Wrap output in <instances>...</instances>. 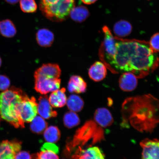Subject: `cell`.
<instances>
[{"instance_id": "cell-16", "label": "cell", "mask_w": 159, "mask_h": 159, "mask_svg": "<svg viewBox=\"0 0 159 159\" xmlns=\"http://www.w3.org/2000/svg\"><path fill=\"white\" fill-rule=\"evenodd\" d=\"M107 73V67L104 63L97 61L91 66L89 70V75L95 82H99L106 77Z\"/></svg>"}, {"instance_id": "cell-29", "label": "cell", "mask_w": 159, "mask_h": 159, "mask_svg": "<svg viewBox=\"0 0 159 159\" xmlns=\"http://www.w3.org/2000/svg\"><path fill=\"white\" fill-rule=\"evenodd\" d=\"M159 33H155L152 36L148 44L149 47L154 53H158L159 51Z\"/></svg>"}, {"instance_id": "cell-28", "label": "cell", "mask_w": 159, "mask_h": 159, "mask_svg": "<svg viewBox=\"0 0 159 159\" xmlns=\"http://www.w3.org/2000/svg\"><path fill=\"white\" fill-rule=\"evenodd\" d=\"M36 155L37 159H59L57 154L52 151L41 150Z\"/></svg>"}, {"instance_id": "cell-8", "label": "cell", "mask_w": 159, "mask_h": 159, "mask_svg": "<svg viewBox=\"0 0 159 159\" xmlns=\"http://www.w3.org/2000/svg\"><path fill=\"white\" fill-rule=\"evenodd\" d=\"M102 31L104 34L103 47L105 52L106 58L109 62L110 63L114 59L116 53V49L115 46L116 39L107 26H104L103 27Z\"/></svg>"}, {"instance_id": "cell-5", "label": "cell", "mask_w": 159, "mask_h": 159, "mask_svg": "<svg viewBox=\"0 0 159 159\" xmlns=\"http://www.w3.org/2000/svg\"><path fill=\"white\" fill-rule=\"evenodd\" d=\"M75 6V0H59L52 5L39 7L48 19L60 22L67 18Z\"/></svg>"}, {"instance_id": "cell-25", "label": "cell", "mask_w": 159, "mask_h": 159, "mask_svg": "<svg viewBox=\"0 0 159 159\" xmlns=\"http://www.w3.org/2000/svg\"><path fill=\"white\" fill-rule=\"evenodd\" d=\"M60 137V132L57 126H49L44 131V138L47 142L51 143L57 142Z\"/></svg>"}, {"instance_id": "cell-35", "label": "cell", "mask_w": 159, "mask_h": 159, "mask_svg": "<svg viewBox=\"0 0 159 159\" xmlns=\"http://www.w3.org/2000/svg\"><path fill=\"white\" fill-rule=\"evenodd\" d=\"M20 0H5L7 3L12 5L17 3Z\"/></svg>"}, {"instance_id": "cell-4", "label": "cell", "mask_w": 159, "mask_h": 159, "mask_svg": "<svg viewBox=\"0 0 159 159\" xmlns=\"http://www.w3.org/2000/svg\"><path fill=\"white\" fill-rule=\"evenodd\" d=\"M104 139L103 129L98 126L94 121L91 120L87 121L77 130L73 138L67 142L65 153L68 156L75 149L82 148L91 140L94 144L100 142Z\"/></svg>"}, {"instance_id": "cell-22", "label": "cell", "mask_w": 159, "mask_h": 159, "mask_svg": "<svg viewBox=\"0 0 159 159\" xmlns=\"http://www.w3.org/2000/svg\"><path fill=\"white\" fill-rule=\"evenodd\" d=\"M16 29L11 20L6 19L0 21V33L3 36L11 38L16 34Z\"/></svg>"}, {"instance_id": "cell-26", "label": "cell", "mask_w": 159, "mask_h": 159, "mask_svg": "<svg viewBox=\"0 0 159 159\" xmlns=\"http://www.w3.org/2000/svg\"><path fill=\"white\" fill-rule=\"evenodd\" d=\"M63 122L66 127L70 129L78 126L80 123V119L76 113L70 111L65 114Z\"/></svg>"}, {"instance_id": "cell-38", "label": "cell", "mask_w": 159, "mask_h": 159, "mask_svg": "<svg viewBox=\"0 0 159 159\" xmlns=\"http://www.w3.org/2000/svg\"><path fill=\"white\" fill-rule=\"evenodd\" d=\"M2 59L1 58V57H0V67H1V66L2 65Z\"/></svg>"}, {"instance_id": "cell-3", "label": "cell", "mask_w": 159, "mask_h": 159, "mask_svg": "<svg viewBox=\"0 0 159 159\" xmlns=\"http://www.w3.org/2000/svg\"><path fill=\"white\" fill-rule=\"evenodd\" d=\"M27 95L19 88L11 87L0 94V116L16 128H24L25 123L21 118L20 108Z\"/></svg>"}, {"instance_id": "cell-18", "label": "cell", "mask_w": 159, "mask_h": 159, "mask_svg": "<svg viewBox=\"0 0 159 159\" xmlns=\"http://www.w3.org/2000/svg\"><path fill=\"white\" fill-rule=\"evenodd\" d=\"M65 92L66 89L63 88L51 93L48 99L52 106L54 108H61L65 106L67 102Z\"/></svg>"}, {"instance_id": "cell-9", "label": "cell", "mask_w": 159, "mask_h": 159, "mask_svg": "<svg viewBox=\"0 0 159 159\" xmlns=\"http://www.w3.org/2000/svg\"><path fill=\"white\" fill-rule=\"evenodd\" d=\"M143 148L142 159H159V141L158 139H146L140 143Z\"/></svg>"}, {"instance_id": "cell-7", "label": "cell", "mask_w": 159, "mask_h": 159, "mask_svg": "<svg viewBox=\"0 0 159 159\" xmlns=\"http://www.w3.org/2000/svg\"><path fill=\"white\" fill-rule=\"evenodd\" d=\"M34 78L35 90L42 94H46L58 90L60 87L61 80L60 79L42 77Z\"/></svg>"}, {"instance_id": "cell-6", "label": "cell", "mask_w": 159, "mask_h": 159, "mask_svg": "<svg viewBox=\"0 0 159 159\" xmlns=\"http://www.w3.org/2000/svg\"><path fill=\"white\" fill-rule=\"evenodd\" d=\"M38 113V104L34 97L27 96L22 102L20 108V114L24 123L31 122Z\"/></svg>"}, {"instance_id": "cell-21", "label": "cell", "mask_w": 159, "mask_h": 159, "mask_svg": "<svg viewBox=\"0 0 159 159\" xmlns=\"http://www.w3.org/2000/svg\"><path fill=\"white\" fill-rule=\"evenodd\" d=\"M69 15L73 20L77 23H82L88 18L89 12L86 7L80 6L73 7Z\"/></svg>"}, {"instance_id": "cell-15", "label": "cell", "mask_w": 159, "mask_h": 159, "mask_svg": "<svg viewBox=\"0 0 159 159\" xmlns=\"http://www.w3.org/2000/svg\"><path fill=\"white\" fill-rule=\"evenodd\" d=\"M94 119L95 122L102 128L110 126L114 122V119L110 111L104 108L96 109L94 113Z\"/></svg>"}, {"instance_id": "cell-20", "label": "cell", "mask_w": 159, "mask_h": 159, "mask_svg": "<svg viewBox=\"0 0 159 159\" xmlns=\"http://www.w3.org/2000/svg\"><path fill=\"white\" fill-rule=\"evenodd\" d=\"M132 31V26L129 21L121 20L115 24L113 31L119 37H125L130 35Z\"/></svg>"}, {"instance_id": "cell-12", "label": "cell", "mask_w": 159, "mask_h": 159, "mask_svg": "<svg viewBox=\"0 0 159 159\" xmlns=\"http://www.w3.org/2000/svg\"><path fill=\"white\" fill-rule=\"evenodd\" d=\"M61 70L57 64L48 63L42 66L35 71L34 77H46L52 79H59Z\"/></svg>"}, {"instance_id": "cell-23", "label": "cell", "mask_w": 159, "mask_h": 159, "mask_svg": "<svg viewBox=\"0 0 159 159\" xmlns=\"http://www.w3.org/2000/svg\"><path fill=\"white\" fill-rule=\"evenodd\" d=\"M66 104L69 109L73 112H80L84 106L83 99L78 95L75 94L71 95L69 97Z\"/></svg>"}, {"instance_id": "cell-36", "label": "cell", "mask_w": 159, "mask_h": 159, "mask_svg": "<svg viewBox=\"0 0 159 159\" xmlns=\"http://www.w3.org/2000/svg\"><path fill=\"white\" fill-rule=\"evenodd\" d=\"M32 157V159H37L36 154L33 155Z\"/></svg>"}, {"instance_id": "cell-31", "label": "cell", "mask_w": 159, "mask_h": 159, "mask_svg": "<svg viewBox=\"0 0 159 159\" xmlns=\"http://www.w3.org/2000/svg\"><path fill=\"white\" fill-rule=\"evenodd\" d=\"M47 150L53 151L55 153L58 154L59 152V148L56 145L53 143H46L43 145L41 148V150Z\"/></svg>"}, {"instance_id": "cell-17", "label": "cell", "mask_w": 159, "mask_h": 159, "mask_svg": "<svg viewBox=\"0 0 159 159\" xmlns=\"http://www.w3.org/2000/svg\"><path fill=\"white\" fill-rule=\"evenodd\" d=\"M67 88L70 93L80 94L86 91L87 84L82 77L73 75L70 79Z\"/></svg>"}, {"instance_id": "cell-2", "label": "cell", "mask_w": 159, "mask_h": 159, "mask_svg": "<svg viewBox=\"0 0 159 159\" xmlns=\"http://www.w3.org/2000/svg\"><path fill=\"white\" fill-rule=\"evenodd\" d=\"M143 43H148L136 41L116 43V54L109 63L119 70L147 75L154 65V53Z\"/></svg>"}, {"instance_id": "cell-14", "label": "cell", "mask_w": 159, "mask_h": 159, "mask_svg": "<svg viewBox=\"0 0 159 159\" xmlns=\"http://www.w3.org/2000/svg\"><path fill=\"white\" fill-rule=\"evenodd\" d=\"M39 101L38 112L40 116L45 119L54 118L57 116V112L53 110L47 95L40 97Z\"/></svg>"}, {"instance_id": "cell-13", "label": "cell", "mask_w": 159, "mask_h": 159, "mask_svg": "<svg viewBox=\"0 0 159 159\" xmlns=\"http://www.w3.org/2000/svg\"><path fill=\"white\" fill-rule=\"evenodd\" d=\"M119 84L122 91L130 92L134 90L138 86V77L132 72H125L121 75Z\"/></svg>"}, {"instance_id": "cell-30", "label": "cell", "mask_w": 159, "mask_h": 159, "mask_svg": "<svg viewBox=\"0 0 159 159\" xmlns=\"http://www.w3.org/2000/svg\"><path fill=\"white\" fill-rule=\"evenodd\" d=\"M11 85L10 79L5 75H0V91H5L8 89Z\"/></svg>"}, {"instance_id": "cell-37", "label": "cell", "mask_w": 159, "mask_h": 159, "mask_svg": "<svg viewBox=\"0 0 159 159\" xmlns=\"http://www.w3.org/2000/svg\"><path fill=\"white\" fill-rule=\"evenodd\" d=\"M15 157H11L5 159H15Z\"/></svg>"}, {"instance_id": "cell-10", "label": "cell", "mask_w": 159, "mask_h": 159, "mask_svg": "<svg viewBox=\"0 0 159 159\" xmlns=\"http://www.w3.org/2000/svg\"><path fill=\"white\" fill-rule=\"evenodd\" d=\"M21 148V143L17 141L5 140L0 142V159L15 157Z\"/></svg>"}, {"instance_id": "cell-32", "label": "cell", "mask_w": 159, "mask_h": 159, "mask_svg": "<svg viewBox=\"0 0 159 159\" xmlns=\"http://www.w3.org/2000/svg\"><path fill=\"white\" fill-rule=\"evenodd\" d=\"M15 159H32V157L29 152L25 151H20L15 155Z\"/></svg>"}, {"instance_id": "cell-33", "label": "cell", "mask_w": 159, "mask_h": 159, "mask_svg": "<svg viewBox=\"0 0 159 159\" xmlns=\"http://www.w3.org/2000/svg\"><path fill=\"white\" fill-rule=\"evenodd\" d=\"M59 0H41L39 7H44L52 5Z\"/></svg>"}, {"instance_id": "cell-24", "label": "cell", "mask_w": 159, "mask_h": 159, "mask_svg": "<svg viewBox=\"0 0 159 159\" xmlns=\"http://www.w3.org/2000/svg\"><path fill=\"white\" fill-rule=\"evenodd\" d=\"M31 122L30 128L32 132L35 134H42L47 128V122L41 116H36Z\"/></svg>"}, {"instance_id": "cell-1", "label": "cell", "mask_w": 159, "mask_h": 159, "mask_svg": "<svg viewBox=\"0 0 159 159\" xmlns=\"http://www.w3.org/2000/svg\"><path fill=\"white\" fill-rule=\"evenodd\" d=\"M158 100L151 94L127 98L122 106L123 124L152 132L158 123Z\"/></svg>"}, {"instance_id": "cell-11", "label": "cell", "mask_w": 159, "mask_h": 159, "mask_svg": "<svg viewBox=\"0 0 159 159\" xmlns=\"http://www.w3.org/2000/svg\"><path fill=\"white\" fill-rule=\"evenodd\" d=\"M75 150L73 159H105L104 154L98 147H89L85 150L79 148Z\"/></svg>"}, {"instance_id": "cell-19", "label": "cell", "mask_w": 159, "mask_h": 159, "mask_svg": "<svg viewBox=\"0 0 159 159\" xmlns=\"http://www.w3.org/2000/svg\"><path fill=\"white\" fill-rule=\"evenodd\" d=\"M36 38L37 43L40 46L48 47L52 45L54 41V35L49 30L43 29L37 31Z\"/></svg>"}, {"instance_id": "cell-34", "label": "cell", "mask_w": 159, "mask_h": 159, "mask_svg": "<svg viewBox=\"0 0 159 159\" xmlns=\"http://www.w3.org/2000/svg\"><path fill=\"white\" fill-rule=\"evenodd\" d=\"M97 0H81L83 3L86 5H91L94 3Z\"/></svg>"}, {"instance_id": "cell-27", "label": "cell", "mask_w": 159, "mask_h": 159, "mask_svg": "<svg viewBox=\"0 0 159 159\" xmlns=\"http://www.w3.org/2000/svg\"><path fill=\"white\" fill-rule=\"evenodd\" d=\"M20 7L22 11L25 13L34 12L37 6L34 0H20Z\"/></svg>"}]
</instances>
